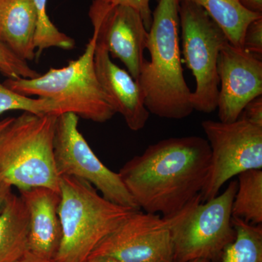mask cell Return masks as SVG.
<instances>
[{
	"label": "cell",
	"instance_id": "obj_1",
	"mask_svg": "<svg viewBox=\"0 0 262 262\" xmlns=\"http://www.w3.org/2000/svg\"><path fill=\"white\" fill-rule=\"evenodd\" d=\"M210 166L208 141L190 136L151 144L118 173L139 209L166 217L201 194Z\"/></svg>",
	"mask_w": 262,
	"mask_h": 262
},
{
	"label": "cell",
	"instance_id": "obj_2",
	"mask_svg": "<svg viewBox=\"0 0 262 262\" xmlns=\"http://www.w3.org/2000/svg\"><path fill=\"white\" fill-rule=\"evenodd\" d=\"M179 4V0H158L148 30L150 61L144 60L136 80L149 113L170 120H182L194 111L181 58Z\"/></svg>",
	"mask_w": 262,
	"mask_h": 262
},
{
	"label": "cell",
	"instance_id": "obj_3",
	"mask_svg": "<svg viewBox=\"0 0 262 262\" xmlns=\"http://www.w3.org/2000/svg\"><path fill=\"white\" fill-rule=\"evenodd\" d=\"M58 215L62 239L55 259L85 262L95 248L137 209L115 204L86 181L61 176Z\"/></svg>",
	"mask_w": 262,
	"mask_h": 262
},
{
	"label": "cell",
	"instance_id": "obj_4",
	"mask_svg": "<svg viewBox=\"0 0 262 262\" xmlns=\"http://www.w3.org/2000/svg\"><path fill=\"white\" fill-rule=\"evenodd\" d=\"M56 115L24 113L0 134V182L18 191L44 187L60 192L54 156Z\"/></svg>",
	"mask_w": 262,
	"mask_h": 262
},
{
	"label": "cell",
	"instance_id": "obj_5",
	"mask_svg": "<svg viewBox=\"0 0 262 262\" xmlns=\"http://www.w3.org/2000/svg\"><path fill=\"white\" fill-rule=\"evenodd\" d=\"M96 39H89L84 53L61 68H51L34 78L7 79L4 84L24 96L56 102L63 113L103 123L115 115L100 84L94 67Z\"/></svg>",
	"mask_w": 262,
	"mask_h": 262
},
{
	"label": "cell",
	"instance_id": "obj_6",
	"mask_svg": "<svg viewBox=\"0 0 262 262\" xmlns=\"http://www.w3.org/2000/svg\"><path fill=\"white\" fill-rule=\"evenodd\" d=\"M237 189V181H231L225 192L209 201L202 202L198 194L177 213L163 217L171 235L174 262H220L235 238L232 207Z\"/></svg>",
	"mask_w": 262,
	"mask_h": 262
},
{
	"label": "cell",
	"instance_id": "obj_7",
	"mask_svg": "<svg viewBox=\"0 0 262 262\" xmlns=\"http://www.w3.org/2000/svg\"><path fill=\"white\" fill-rule=\"evenodd\" d=\"M182 55L192 71L196 87L191 95L193 110L211 113L217 108L220 78L219 56L229 42L227 36L203 8L193 3L179 4Z\"/></svg>",
	"mask_w": 262,
	"mask_h": 262
},
{
	"label": "cell",
	"instance_id": "obj_8",
	"mask_svg": "<svg viewBox=\"0 0 262 262\" xmlns=\"http://www.w3.org/2000/svg\"><path fill=\"white\" fill-rule=\"evenodd\" d=\"M202 127L211 148V166L202 202L218 195L226 182L243 172L262 170V127L239 117L236 121L204 120Z\"/></svg>",
	"mask_w": 262,
	"mask_h": 262
},
{
	"label": "cell",
	"instance_id": "obj_9",
	"mask_svg": "<svg viewBox=\"0 0 262 262\" xmlns=\"http://www.w3.org/2000/svg\"><path fill=\"white\" fill-rule=\"evenodd\" d=\"M79 119L73 113H63L57 117L54 156L58 175L86 181L108 201L140 210L120 174L108 168L88 144L79 130Z\"/></svg>",
	"mask_w": 262,
	"mask_h": 262
},
{
	"label": "cell",
	"instance_id": "obj_10",
	"mask_svg": "<svg viewBox=\"0 0 262 262\" xmlns=\"http://www.w3.org/2000/svg\"><path fill=\"white\" fill-rule=\"evenodd\" d=\"M122 262H174L173 243L163 216L133 212L90 255Z\"/></svg>",
	"mask_w": 262,
	"mask_h": 262
},
{
	"label": "cell",
	"instance_id": "obj_11",
	"mask_svg": "<svg viewBox=\"0 0 262 262\" xmlns=\"http://www.w3.org/2000/svg\"><path fill=\"white\" fill-rule=\"evenodd\" d=\"M89 15L96 42L120 60L134 80L140 75L149 32L139 12L116 0H92Z\"/></svg>",
	"mask_w": 262,
	"mask_h": 262
},
{
	"label": "cell",
	"instance_id": "obj_12",
	"mask_svg": "<svg viewBox=\"0 0 262 262\" xmlns=\"http://www.w3.org/2000/svg\"><path fill=\"white\" fill-rule=\"evenodd\" d=\"M217 72L220 121H236L246 105L262 95L261 58L228 42L221 50Z\"/></svg>",
	"mask_w": 262,
	"mask_h": 262
},
{
	"label": "cell",
	"instance_id": "obj_13",
	"mask_svg": "<svg viewBox=\"0 0 262 262\" xmlns=\"http://www.w3.org/2000/svg\"><path fill=\"white\" fill-rule=\"evenodd\" d=\"M94 67L98 81L115 113L122 115L130 130L144 128L150 113L139 82L128 72L115 64L106 48L97 42Z\"/></svg>",
	"mask_w": 262,
	"mask_h": 262
},
{
	"label": "cell",
	"instance_id": "obj_14",
	"mask_svg": "<svg viewBox=\"0 0 262 262\" xmlns=\"http://www.w3.org/2000/svg\"><path fill=\"white\" fill-rule=\"evenodd\" d=\"M29 213V251L43 258H55L62 239L58 208L60 192L38 187L19 191Z\"/></svg>",
	"mask_w": 262,
	"mask_h": 262
},
{
	"label": "cell",
	"instance_id": "obj_15",
	"mask_svg": "<svg viewBox=\"0 0 262 262\" xmlns=\"http://www.w3.org/2000/svg\"><path fill=\"white\" fill-rule=\"evenodd\" d=\"M36 29L33 0H0V41L24 61L36 58Z\"/></svg>",
	"mask_w": 262,
	"mask_h": 262
},
{
	"label": "cell",
	"instance_id": "obj_16",
	"mask_svg": "<svg viewBox=\"0 0 262 262\" xmlns=\"http://www.w3.org/2000/svg\"><path fill=\"white\" fill-rule=\"evenodd\" d=\"M29 213L12 192L0 213V262H18L29 251Z\"/></svg>",
	"mask_w": 262,
	"mask_h": 262
},
{
	"label": "cell",
	"instance_id": "obj_17",
	"mask_svg": "<svg viewBox=\"0 0 262 262\" xmlns=\"http://www.w3.org/2000/svg\"><path fill=\"white\" fill-rule=\"evenodd\" d=\"M198 5L208 13L210 18L222 29L229 43L243 48L246 29L256 19L262 18V13L250 11L243 6L239 0H179Z\"/></svg>",
	"mask_w": 262,
	"mask_h": 262
},
{
	"label": "cell",
	"instance_id": "obj_18",
	"mask_svg": "<svg viewBox=\"0 0 262 262\" xmlns=\"http://www.w3.org/2000/svg\"><path fill=\"white\" fill-rule=\"evenodd\" d=\"M232 207L233 218L253 225L262 223V170L239 173Z\"/></svg>",
	"mask_w": 262,
	"mask_h": 262
},
{
	"label": "cell",
	"instance_id": "obj_19",
	"mask_svg": "<svg viewBox=\"0 0 262 262\" xmlns=\"http://www.w3.org/2000/svg\"><path fill=\"white\" fill-rule=\"evenodd\" d=\"M235 238L225 248L220 262H262V226L232 219Z\"/></svg>",
	"mask_w": 262,
	"mask_h": 262
},
{
	"label": "cell",
	"instance_id": "obj_20",
	"mask_svg": "<svg viewBox=\"0 0 262 262\" xmlns=\"http://www.w3.org/2000/svg\"><path fill=\"white\" fill-rule=\"evenodd\" d=\"M48 1L33 0L37 13V29L34 39L36 57L40 56L48 48L72 50L75 46V40L61 32L51 21L47 13Z\"/></svg>",
	"mask_w": 262,
	"mask_h": 262
},
{
	"label": "cell",
	"instance_id": "obj_21",
	"mask_svg": "<svg viewBox=\"0 0 262 262\" xmlns=\"http://www.w3.org/2000/svg\"><path fill=\"white\" fill-rule=\"evenodd\" d=\"M10 111H23L38 115L56 116L63 114L61 106L51 100L24 96L0 82V115Z\"/></svg>",
	"mask_w": 262,
	"mask_h": 262
},
{
	"label": "cell",
	"instance_id": "obj_22",
	"mask_svg": "<svg viewBox=\"0 0 262 262\" xmlns=\"http://www.w3.org/2000/svg\"><path fill=\"white\" fill-rule=\"evenodd\" d=\"M0 72L8 79L34 78L39 74L0 41Z\"/></svg>",
	"mask_w": 262,
	"mask_h": 262
},
{
	"label": "cell",
	"instance_id": "obj_23",
	"mask_svg": "<svg viewBox=\"0 0 262 262\" xmlns=\"http://www.w3.org/2000/svg\"><path fill=\"white\" fill-rule=\"evenodd\" d=\"M243 48L254 56L262 58V18L253 20L245 33Z\"/></svg>",
	"mask_w": 262,
	"mask_h": 262
},
{
	"label": "cell",
	"instance_id": "obj_24",
	"mask_svg": "<svg viewBox=\"0 0 262 262\" xmlns=\"http://www.w3.org/2000/svg\"><path fill=\"white\" fill-rule=\"evenodd\" d=\"M151 0H116L118 4L134 8L139 12L146 29L149 30L152 21V12L150 8Z\"/></svg>",
	"mask_w": 262,
	"mask_h": 262
},
{
	"label": "cell",
	"instance_id": "obj_25",
	"mask_svg": "<svg viewBox=\"0 0 262 262\" xmlns=\"http://www.w3.org/2000/svg\"><path fill=\"white\" fill-rule=\"evenodd\" d=\"M239 117L262 127V96H258L248 103Z\"/></svg>",
	"mask_w": 262,
	"mask_h": 262
},
{
	"label": "cell",
	"instance_id": "obj_26",
	"mask_svg": "<svg viewBox=\"0 0 262 262\" xmlns=\"http://www.w3.org/2000/svg\"><path fill=\"white\" fill-rule=\"evenodd\" d=\"M244 8L254 13H262V0H239Z\"/></svg>",
	"mask_w": 262,
	"mask_h": 262
},
{
	"label": "cell",
	"instance_id": "obj_27",
	"mask_svg": "<svg viewBox=\"0 0 262 262\" xmlns=\"http://www.w3.org/2000/svg\"><path fill=\"white\" fill-rule=\"evenodd\" d=\"M12 193V187L4 182H0V213L8 196Z\"/></svg>",
	"mask_w": 262,
	"mask_h": 262
},
{
	"label": "cell",
	"instance_id": "obj_28",
	"mask_svg": "<svg viewBox=\"0 0 262 262\" xmlns=\"http://www.w3.org/2000/svg\"><path fill=\"white\" fill-rule=\"evenodd\" d=\"M18 262H59L55 258H47L37 256L34 253L27 252Z\"/></svg>",
	"mask_w": 262,
	"mask_h": 262
},
{
	"label": "cell",
	"instance_id": "obj_29",
	"mask_svg": "<svg viewBox=\"0 0 262 262\" xmlns=\"http://www.w3.org/2000/svg\"><path fill=\"white\" fill-rule=\"evenodd\" d=\"M13 118H14V117H5V118L0 120V134H1L3 131L11 123V122L13 120Z\"/></svg>",
	"mask_w": 262,
	"mask_h": 262
},
{
	"label": "cell",
	"instance_id": "obj_30",
	"mask_svg": "<svg viewBox=\"0 0 262 262\" xmlns=\"http://www.w3.org/2000/svg\"><path fill=\"white\" fill-rule=\"evenodd\" d=\"M85 262H122L117 261V260L113 259V258H94V259L88 260Z\"/></svg>",
	"mask_w": 262,
	"mask_h": 262
},
{
	"label": "cell",
	"instance_id": "obj_31",
	"mask_svg": "<svg viewBox=\"0 0 262 262\" xmlns=\"http://www.w3.org/2000/svg\"><path fill=\"white\" fill-rule=\"evenodd\" d=\"M189 262H209V261H207V260H206V259H201V258H200V259L193 260V261H191Z\"/></svg>",
	"mask_w": 262,
	"mask_h": 262
}]
</instances>
